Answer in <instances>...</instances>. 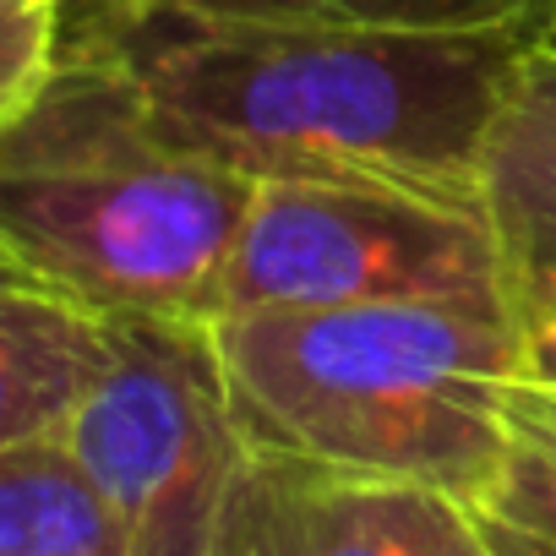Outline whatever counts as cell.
<instances>
[{
    "mask_svg": "<svg viewBox=\"0 0 556 556\" xmlns=\"http://www.w3.org/2000/svg\"><path fill=\"white\" fill-rule=\"evenodd\" d=\"M218 344L256 437L409 475L464 502L496 475L513 382L529 377L518 317L458 301L229 312Z\"/></svg>",
    "mask_w": 556,
    "mask_h": 556,
    "instance_id": "3957f363",
    "label": "cell"
},
{
    "mask_svg": "<svg viewBox=\"0 0 556 556\" xmlns=\"http://www.w3.org/2000/svg\"><path fill=\"white\" fill-rule=\"evenodd\" d=\"M66 437L121 507L137 556H213L251 437L218 323L110 312V366Z\"/></svg>",
    "mask_w": 556,
    "mask_h": 556,
    "instance_id": "5b68a950",
    "label": "cell"
},
{
    "mask_svg": "<svg viewBox=\"0 0 556 556\" xmlns=\"http://www.w3.org/2000/svg\"><path fill=\"white\" fill-rule=\"evenodd\" d=\"M0 556H137L121 507L72 437L0 442Z\"/></svg>",
    "mask_w": 556,
    "mask_h": 556,
    "instance_id": "9c48e42d",
    "label": "cell"
},
{
    "mask_svg": "<svg viewBox=\"0 0 556 556\" xmlns=\"http://www.w3.org/2000/svg\"><path fill=\"white\" fill-rule=\"evenodd\" d=\"M523 339H529V377H534V382H556V317L540 323V328L523 333Z\"/></svg>",
    "mask_w": 556,
    "mask_h": 556,
    "instance_id": "5bb4252c",
    "label": "cell"
},
{
    "mask_svg": "<svg viewBox=\"0 0 556 556\" xmlns=\"http://www.w3.org/2000/svg\"><path fill=\"white\" fill-rule=\"evenodd\" d=\"M213 556H491L464 496L245 437L224 491Z\"/></svg>",
    "mask_w": 556,
    "mask_h": 556,
    "instance_id": "8992f818",
    "label": "cell"
},
{
    "mask_svg": "<svg viewBox=\"0 0 556 556\" xmlns=\"http://www.w3.org/2000/svg\"><path fill=\"white\" fill-rule=\"evenodd\" d=\"M110 366V312L0 273V442L72 426Z\"/></svg>",
    "mask_w": 556,
    "mask_h": 556,
    "instance_id": "ba28073f",
    "label": "cell"
},
{
    "mask_svg": "<svg viewBox=\"0 0 556 556\" xmlns=\"http://www.w3.org/2000/svg\"><path fill=\"white\" fill-rule=\"evenodd\" d=\"M186 17H262V23H333L388 34H545L556 0H169Z\"/></svg>",
    "mask_w": 556,
    "mask_h": 556,
    "instance_id": "30bf717a",
    "label": "cell"
},
{
    "mask_svg": "<svg viewBox=\"0 0 556 556\" xmlns=\"http://www.w3.org/2000/svg\"><path fill=\"white\" fill-rule=\"evenodd\" d=\"M251 197V175L159 131L126 50L55 61L39 99L0 126V273L99 312L218 323Z\"/></svg>",
    "mask_w": 556,
    "mask_h": 556,
    "instance_id": "7a4b0ae2",
    "label": "cell"
},
{
    "mask_svg": "<svg viewBox=\"0 0 556 556\" xmlns=\"http://www.w3.org/2000/svg\"><path fill=\"white\" fill-rule=\"evenodd\" d=\"M169 0H61V61L121 55Z\"/></svg>",
    "mask_w": 556,
    "mask_h": 556,
    "instance_id": "7c38bea8",
    "label": "cell"
},
{
    "mask_svg": "<svg viewBox=\"0 0 556 556\" xmlns=\"http://www.w3.org/2000/svg\"><path fill=\"white\" fill-rule=\"evenodd\" d=\"M7 7H39V12H55L61 17V0H7Z\"/></svg>",
    "mask_w": 556,
    "mask_h": 556,
    "instance_id": "9a60e30c",
    "label": "cell"
},
{
    "mask_svg": "<svg viewBox=\"0 0 556 556\" xmlns=\"http://www.w3.org/2000/svg\"><path fill=\"white\" fill-rule=\"evenodd\" d=\"M480 197L523 333L556 317V28L534 34L480 153Z\"/></svg>",
    "mask_w": 556,
    "mask_h": 556,
    "instance_id": "52a82bcc",
    "label": "cell"
},
{
    "mask_svg": "<svg viewBox=\"0 0 556 556\" xmlns=\"http://www.w3.org/2000/svg\"><path fill=\"white\" fill-rule=\"evenodd\" d=\"M513 415L556 431V382H534V377H518L513 382Z\"/></svg>",
    "mask_w": 556,
    "mask_h": 556,
    "instance_id": "4fadbf2b",
    "label": "cell"
},
{
    "mask_svg": "<svg viewBox=\"0 0 556 556\" xmlns=\"http://www.w3.org/2000/svg\"><path fill=\"white\" fill-rule=\"evenodd\" d=\"M458 301L513 312L485 202L377 180H256L218 317L262 306Z\"/></svg>",
    "mask_w": 556,
    "mask_h": 556,
    "instance_id": "277c9868",
    "label": "cell"
},
{
    "mask_svg": "<svg viewBox=\"0 0 556 556\" xmlns=\"http://www.w3.org/2000/svg\"><path fill=\"white\" fill-rule=\"evenodd\" d=\"M469 513L480 518L491 556L556 551V431L513 415L507 453Z\"/></svg>",
    "mask_w": 556,
    "mask_h": 556,
    "instance_id": "8fae6325",
    "label": "cell"
},
{
    "mask_svg": "<svg viewBox=\"0 0 556 556\" xmlns=\"http://www.w3.org/2000/svg\"><path fill=\"white\" fill-rule=\"evenodd\" d=\"M529 34H388L159 12L131 45L169 142L251 180L485 202L480 153Z\"/></svg>",
    "mask_w": 556,
    "mask_h": 556,
    "instance_id": "6da1fadb",
    "label": "cell"
}]
</instances>
